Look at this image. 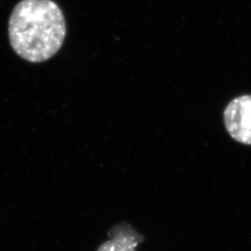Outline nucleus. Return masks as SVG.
Returning <instances> with one entry per match:
<instances>
[{
    "mask_svg": "<svg viewBox=\"0 0 251 251\" xmlns=\"http://www.w3.org/2000/svg\"><path fill=\"white\" fill-rule=\"evenodd\" d=\"M228 133L240 144L251 145V95L233 99L225 110Z\"/></svg>",
    "mask_w": 251,
    "mask_h": 251,
    "instance_id": "2",
    "label": "nucleus"
},
{
    "mask_svg": "<svg viewBox=\"0 0 251 251\" xmlns=\"http://www.w3.org/2000/svg\"><path fill=\"white\" fill-rule=\"evenodd\" d=\"M66 24L63 11L52 0H22L9 17L10 45L30 63H42L63 46Z\"/></svg>",
    "mask_w": 251,
    "mask_h": 251,
    "instance_id": "1",
    "label": "nucleus"
},
{
    "mask_svg": "<svg viewBox=\"0 0 251 251\" xmlns=\"http://www.w3.org/2000/svg\"><path fill=\"white\" fill-rule=\"evenodd\" d=\"M117 225L110 231L114 236L112 239L102 243L97 251H135L138 244L144 239L128 225Z\"/></svg>",
    "mask_w": 251,
    "mask_h": 251,
    "instance_id": "3",
    "label": "nucleus"
}]
</instances>
